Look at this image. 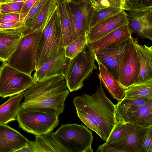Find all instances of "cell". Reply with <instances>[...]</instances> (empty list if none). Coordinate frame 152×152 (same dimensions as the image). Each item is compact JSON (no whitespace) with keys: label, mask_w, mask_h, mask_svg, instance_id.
I'll list each match as a JSON object with an SVG mask.
<instances>
[{"label":"cell","mask_w":152,"mask_h":152,"mask_svg":"<svg viewBox=\"0 0 152 152\" xmlns=\"http://www.w3.org/2000/svg\"><path fill=\"white\" fill-rule=\"evenodd\" d=\"M69 91L62 75L38 80L24 91L25 99L20 104V108L58 116L63 112Z\"/></svg>","instance_id":"cell-1"},{"label":"cell","mask_w":152,"mask_h":152,"mask_svg":"<svg viewBox=\"0 0 152 152\" xmlns=\"http://www.w3.org/2000/svg\"><path fill=\"white\" fill-rule=\"evenodd\" d=\"M73 101L75 108L83 110L94 118L101 129L103 140L106 141L117 121L115 105L106 96L101 82L94 94L75 97Z\"/></svg>","instance_id":"cell-2"},{"label":"cell","mask_w":152,"mask_h":152,"mask_svg":"<svg viewBox=\"0 0 152 152\" xmlns=\"http://www.w3.org/2000/svg\"><path fill=\"white\" fill-rule=\"evenodd\" d=\"M95 61L94 52L89 42L80 53L70 59L63 76L69 91L79 90L83 86L84 81L97 69Z\"/></svg>","instance_id":"cell-3"},{"label":"cell","mask_w":152,"mask_h":152,"mask_svg":"<svg viewBox=\"0 0 152 152\" xmlns=\"http://www.w3.org/2000/svg\"><path fill=\"white\" fill-rule=\"evenodd\" d=\"M42 30L23 35L17 50L7 62L12 67L31 75L36 68L39 42Z\"/></svg>","instance_id":"cell-4"},{"label":"cell","mask_w":152,"mask_h":152,"mask_svg":"<svg viewBox=\"0 0 152 152\" xmlns=\"http://www.w3.org/2000/svg\"><path fill=\"white\" fill-rule=\"evenodd\" d=\"M53 134L60 143L70 152L93 151L92 132L82 124L62 125Z\"/></svg>","instance_id":"cell-5"},{"label":"cell","mask_w":152,"mask_h":152,"mask_svg":"<svg viewBox=\"0 0 152 152\" xmlns=\"http://www.w3.org/2000/svg\"><path fill=\"white\" fill-rule=\"evenodd\" d=\"M35 83L31 75L12 67L7 62H3L0 66V97L20 94Z\"/></svg>","instance_id":"cell-6"},{"label":"cell","mask_w":152,"mask_h":152,"mask_svg":"<svg viewBox=\"0 0 152 152\" xmlns=\"http://www.w3.org/2000/svg\"><path fill=\"white\" fill-rule=\"evenodd\" d=\"M17 120L19 127L35 135L51 132L59 123L58 116L20 108Z\"/></svg>","instance_id":"cell-7"},{"label":"cell","mask_w":152,"mask_h":152,"mask_svg":"<svg viewBox=\"0 0 152 152\" xmlns=\"http://www.w3.org/2000/svg\"><path fill=\"white\" fill-rule=\"evenodd\" d=\"M61 47L59 16L57 7L42 30L36 69L53 57Z\"/></svg>","instance_id":"cell-8"},{"label":"cell","mask_w":152,"mask_h":152,"mask_svg":"<svg viewBox=\"0 0 152 152\" xmlns=\"http://www.w3.org/2000/svg\"><path fill=\"white\" fill-rule=\"evenodd\" d=\"M140 72V61L133 38L121 60L118 67V80L125 89L134 85Z\"/></svg>","instance_id":"cell-9"},{"label":"cell","mask_w":152,"mask_h":152,"mask_svg":"<svg viewBox=\"0 0 152 152\" xmlns=\"http://www.w3.org/2000/svg\"><path fill=\"white\" fill-rule=\"evenodd\" d=\"M115 106V116L118 122L152 127V99L139 106L129 107Z\"/></svg>","instance_id":"cell-10"},{"label":"cell","mask_w":152,"mask_h":152,"mask_svg":"<svg viewBox=\"0 0 152 152\" xmlns=\"http://www.w3.org/2000/svg\"><path fill=\"white\" fill-rule=\"evenodd\" d=\"M149 128L128 123L127 130L123 137L107 144L122 152H141Z\"/></svg>","instance_id":"cell-11"},{"label":"cell","mask_w":152,"mask_h":152,"mask_svg":"<svg viewBox=\"0 0 152 152\" xmlns=\"http://www.w3.org/2000/svg\"><path fill=\"white\" fill-rule=\"evenodd\" d=\"M133 37L120 43L94 51L95 58L118 81L119 64Z\"/></svg>","instance_id":"cell-12"},{"label":"cell","mask_w":152,"mask_h":152,"mask_svg":"<svg viewBox=\"0 0 152 152\" xmlns=\"http://www.w3.org/2000/svg\"><path fill=\"white\" fill-rule=\"evenodd\" d=\"M127 11V23L132 32L137 34L142 39L152 40V7L140 10Z\"/></svg>","instance_id":"cell-13"},{"label":"cell","mask_w":152,"mask_h":152,"mask_svg":"<svg viewBox=\"0 0 152 152\" xmlns=\"http://www.w3.org/2000/svg\"><path fill=\"white\" fill-rule=\"evenodd\" d=\"M70 60L65 56L64 48L61 47L53 57L35 70V81L57 75L63 76Z\"/></svg>","instance_id":"cell-14"},{"label":"cell","mask_w":152,"mask_h":152,"mask_svg":"<svg viewBox=\"0 0 152 152\" xmlns=\"http://www.w3.org/2000/svg\"><path fill=\"white\" fill-rule=\"evenodd\" d=\"M127 22L126 12L122 10L89 28L86 34L87 42H93Z\"/></svg>","instance_id":"cell-15"},{"label":"cell","mask_w":152,"mask_h":152,"mask_svg":"<svg viewBox=\"0 0 152 152\" xmlns=\"http://www.w3.org/2000/svg\"><path fill=\"white\" fill-rule=\"evenodd\" d=\"M23 35L22 28L0 29V61L7 62L17 50Z\"/></svg>","instance_id":"cell-16"},{"label":"cell","mask_w":152,"mask_h":152,"mask_svg":"<svg viewBox=\"0 0 152 152\" xmlns=\"http://www.w3.org/2000/svg\"><path fill=\"white\" fill-rule=\"evenodd\" d=\"M28 140L6 124H0V152H17L26 146Z\"/></svg>","instance_id":"cell-17"},{"label":"cell","mask_w":152,"mask_h":152,"mask_svg":"<svg viewBox=\"0 0 152 152\" xmlns=\"http://www.w3.org/2000/svg\"><path fill=\"white\" fill-rule=\"evenodd\" d=\"M132 33L127 22L90 43L94 51H96L120 43L129 39L132 37Z\"/></svg>","instance_id":"cell-18"},{"label":"cell","mask_w":152,"mask_h":152,"mask_svg":"<svg viewBox=\"0 0 152 152\" xmlns=\"http://www.w3.org/2000/svg\"><path fill=\"white\" fill-rule=\"evenodd\" d=\"M140 64V72L135 84L140 83L152 79V46L148 47L138 43L134 38Z\"/></svg>","instance_id":"cell-19"},{"label":"cell","mask_w":152,"mask_h":152,"mask_svg":"<svg viewBox=\"0 0 152 152\" xmlns=\"http://www.w3.org/2000/svg\"><path fill=\"white\" fill-rule=\"evenodd\" d=\"M95 58L99 69L98 77L100 81L112 97L118 102H120L124 97L125 89L120 85L112 75Z\"/></svg>","instance_id":"cell-20"},{"label":"cell","mask_w":152,"mask_h":152,"mask_svg":"<svg viewBox=\"0 0 152 152\" xmlns=\"http://www.w3.org/2000/svg\"><path fill=\"white\" fill-rule=\"evenodd\" d=\"M24 92L10 96L7 101L0 106V124H6L17 120L20 109V103L23 96Z\"/></svg>","instance_id":"cell-21"},{"label":"cell","mask_w":152,"mask_h":152,"mask_svg":"<svg viewBox=\"0 0 152 152\" xmlns=\"http://www.w3.org/2000/svg\"><path fill=\"white\" fill-rule=\"evenodd\" d=\"M57 8L59 19L60 45L61 47L64 48L72 40L65 2L64 0H58Z\"/></svg>","instance_id":"cell-22"},{"label":"cell","mask_w":152,"mask_h":152,"mask_svg":"<svg viewBox=\"0 0 152 152\" xmlns=\"http://www.w3.org/2000/svg\"><path fill=\"white\" fill-rule=\"evenodd\" d=\"M34 141L36 152H70L60 143L51 132L35 135Z\"/></svg>","instance_id":"cell-23"},{"label":"cell","mask_w":152,"mask_h":152,"mask_svg":"<svg viewBox=\"0 0 152 152\" xmlns=\"http://www.w3.org/2000/svg\"><path fill=\"white\" fill-rule=\"evenodd\" d=\"M68 4L75 17L82 23L87 33L94 11L93 6L86 2Z\"/></svg>","instance_id":"cell-24"},{"label":"cell","mask_w":152,"mask_h":152,"mask_svg":"<svg viewBox=\"0 0 152 152\" xmlns=\"http://www.w3.org/2000/svg\"><path fill=\"white\" fill-rule=\"evenodd\" d=\"M58 1H46L40 10L29 33L38 30H42L56 8Z\"/></svg>","instance_id":"cell-25"},{"label":"cell","mask_w":152,"mask_h":152,"mask_svg":"<svg viewBox=\"0 0 152 152\" xmlns=\"http://www.w3.org/2000/svg\"><path fill=\"white\" fill-rule=\"evenodd\" d=\"M124 98L135 99L152 97V79L134 84L125 89Z\"/></svg>","instance_id":"cell-26"},{"label":"cell","mask_w":152,"mask_h":152,"mask_svg":"<svg viewBox=\"0 0 152 152\" xmlns=\"http://www.w3.org/2000/svg\"><path fill=\"white\" fill-rule=\"evenodd\" d=\"M47 0H37L22 22V30L24 34L29 33L38 14Z\"/></svg>","instance_id":"cell-27"},{"label":"cell","mask_w":152,"mask_h":152,"mask_svg":"<svg viewBox=\"0 0 152 152\" xmlns=\"http://www.w3.org/2000/svg\"><path fill=\"white\" fill-rule=\"evenodd\" d=\"M87 43L86 35H81L73 40L64 48L66 56L73 59L83 50Z\"/></svg>","instance_id":"cell-28"},{"label":"cell","mask_w":152,"mask_h":152,"mask_svg":"<svg viewBox=\"0 0 152 152\" xmlns=\"http://www.w3.org/2000/svg\"><path fill=\"white\" fill-rule=\"evenodd\" d=\"M65 7L70 22L72 40L81 35H86V32L83 26L75 17L68 3L66 2Z\"/></svg>","instance_id":"cell-29"},{"label":"cell","mask_w":152,"mask_h":152,"mask_svg":"<svg viewBox=\"0 0 152 152\" xmlns=\"http://www.w3.org/2000/svg\"><path fill=\"white\" fill-rule=\"evenodd\" d=\"M77 115L87 127L94 131L103 140V136L100 128L94 118L82 110L76 108Z\"/></svg>","instance_id":"cell-30"},{"label":"cell","mask_w":152,"mask_h":152,"mask_svg":"<svg viewBox=\"0 0 152 152\" xmlns=\"http://www.w3.org/2000/svg\"><path fill=\"white\" fill-rule=\"evenodd\" d=\"M122 10L116 8L107 7L96 11L94 10L89 28L101 21L120 12ZM88 28V29H89Z\"/></svg>","instance_id":"cell-31"},{"label":"cell","mask_w":152,"mask_h":152,"mask_svg":"<svg viewBox=\"0 0 152 152\" xmlns=\"http://www.w3.org/2000/svg\"><path fill=\"white\" fill-rule=\"evenodd\" d=\"M125 0H98L93 5L94 10L97 11L107 7H114L125 10Z\"/></svg>","instance_id":"cell-32"},{"label":"cell","mask_w":152,"mask_h":152,"mask_svg":"<svg viewBox=\"0 0 152 152\" xmlns=\"http://www.w3.org/2000/svg\"><path fill=\"white\" fill-rule=\"evenodd\" d=\"M128 123L117 121L105 142L107 143L117 141L123 137L126 131Z\"/></svg>","instance_id":"cell-33"},{"label":"cell","mask_w":152,"mask_h":152,"mask_svg":"<svg viewBox=\"0 0 152 152\" xmlns=\"http://www.w3.org/2000/svg\"><path fill=\"white\" fill-rule=\"evenodd\" d=\"M152 7V0H127L125 10H140Z\"/></svg>","instance_id":"cell-34"},{"label":"cell","mask_w":152,"mask_h":152,"mask_svg":"<svg viewBox=\"0 0 152 152\" xmlns=\"http://www.w3.org/2000/svg\"><path fill=\"white\" fill-rule=\"evenodd\" d=\"M24 2H10L0 4V13L20 14Z\"/></svg>","instance_id":"cell-35"},{"label":"cell","mask_w":152,"mask_h":152,"mask_svg":"<svg viewBox=\"0 0 152 152\" xmlns=\"http://www.w3.org/2000/svg\"><path fill=\"white\" fill-rule=\"evenodd\" d=\"M151 99H152V97L139 99L124 98L115 105L120 107H129L143 104L148 102Z\"/></svg>","instance_id":"cell-36"},{"label":"cell","mask_w":152,"mask_h":152,"mask_svg":"<svg viewBox=\"0 0 152 152\" xmlns=\"http://www.w3.org/2000/svg\"><path fill=\"white\" fill-rule=\"evenodd\" d=\"M37 0H27L24 2L20 14V21L23 22Z\"/></svg>","instance_id":"cell-37"},{"label":"cell","mask_w":152,"mask_h":152,"mask_svg":"<svg viewBox=\"0 0 152 152\" xmlns=\"http://www.w3.org/2000/svg\"><path fill=\"white\" fill-rule=\"evenodd\" d=\"M19 21L20 22L19 13H12L2 14L0 13V23Z\"/></svg>","instance_id":"cell-38"},{"label":"cell","mask_w":152,"mask_h":152,"mask_svg":"<svg viewBox=\"0 0 152 152\" xmlns=\"http://www.w3.org/2000/svg\"><path fill=\"white\" fill-rule=\"evenodd\" d=\"M152 145V127H149L142 144L141 152H147Z\"/></svg>","instance_id":"cell-39"},{"label":"cell","mask_w":152,"mask_h":152,"mask_svg":"<svg viewBox=\"0 0 152 152\" xmlns=\"http://www.w3.org/2000/svg\"><path fill=\"white\" fill-rule=\"evenodd\" d=\"M21 22H7L0 23V29H14L22 28Z\"/></svg>","instance_id":"cell-40"},{"label":"cell","mask_w":152,"mask_h":152,"mask_svg":"<svg viewBox=\"0 0 152 152\" xmlns=\"http://www.w3.org/2000/svg\"><path fill=\"white\" fill-rule=\"evenodd\" d=\"M96 152H122L121 150L116 149L105 142L99 145L96 151Z\"/></svg>","instance_id":"cell-41"},{"label":"cell","mask_w":152,"mask_h":152,"mask_svg":"<svg viewBox=\"0 0 152 152\" xmlns=\"http://www.w3.org/2000/svg\"><path fill=\"white\" fill-rule=\"evenodd\" d=\"M81 2H86L93 5V6L94 3V0H72V3H78Z\"/></svg>","instance_id":"cell-42"},{"label":"cell","mask_w":152,"mask_h":152,"mask_svg":"<svg viewBox=\"0 0 152 152\" xmlns=\"http://www.w3.org/2000/svg\"><path fill=\"white\" fill-rule=\"evenodd\" d=\"M13 0H0V4L10 2Z\"/></svg>","instance_id":"cell-43"},{"label":"cell","mask_w":152,"mask_h":152,"mask_svg":"<svg viewBox=\"0 0 152 152\" xmlns=\"http://www.w3.org/2000/svg\"><path fill=\"white\" fill-rule=\"evenodd\" d=\"M27 0H13L10 2H24Z\"/></svg>","instance_id":"cell-44"},{"label":"cell","mask_w":152,"mask_h":152,"mask_svg":"<svg viewBox=\"0 0 152 152\" xmlns=\"http://www.w3.org/2000/svg\"><path fill=\"white\" fill-rule=\"evenodd\" d=\"M147 152H152V145H151L148 150Z\"/></svg>","instance_id":"cell-45"},{"label":"cell","mask_w":152,"mask_h":152,"mask_svg":"<svg viewBox=\"0 0 152 152\" xmlns=\"http://www.w3.org/2000/svg\"><path fill=\"white\" fill-rule=\"evenodd\" d=\"M65 2L67 3H72V0H64Z\"/></svg>","instance_id":"cell-46"},{"label":"cell","mask_w":152,"mask_h":152,"mask_svg":"<svg viewBox=\"0 0 152 152\" xmlns=\"http://www.w3.org/2000/svg\"><path fill=\"white\" fill-rule=\"evenodd\" d=\"M94 0V3L96 2V1H97L98 0Z\"/></svg>","instance_id":"cell-47"},{"label":"cell","mask_w":152,"mask_h":152,"mask_svg":"<svg viewBox=\"0 0 152 152\" xmlns=\"http://www.w3.org/2000/svg\"></svg>","instance_id":"cell-48"}]
</instances>
